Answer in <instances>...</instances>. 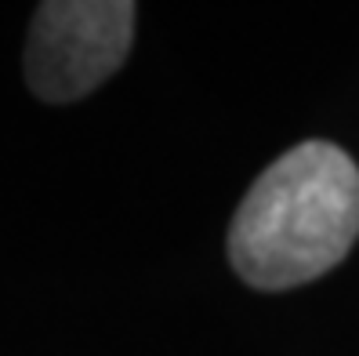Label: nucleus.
Masks as SVG:
<instances>
[{
  "label": "nucleus",
  "mask_w": 359,
  "mask_h": 356,
  "mask_svg": "<svg viewBox=\"0 0 359 356\" xmlns=\"http://www.w3.org/2000/svg\"><path fill=\"white\" fill-rule=\"evenodd\" d=\"M359 240V167L309 138L272 160L229 225V265L258 291H290L341 265Z\"/></svg>",
  "instance_id": "obj_1"
},
{
  "label": "nucleus",
  "mask_w": 359,
  "mask_h": 356,
  "mask_svg": "<svg viewBox=\"0 0 359 356\" xmlns=\"http://www.w3.org/2000/svg\"><path fill=\"white\" fill-rule=\"evenodd\" d=\"M138 8L131 0H48L26 37V88L62 106L91 95L131 55Z\"/></svg>",
  "instance_id": "obj_2"
}]
</instances>
